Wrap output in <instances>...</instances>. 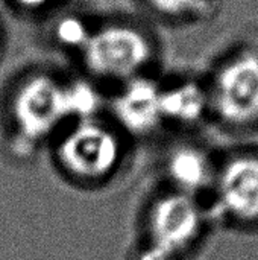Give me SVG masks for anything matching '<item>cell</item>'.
<instances>
[{
	"instance_id": "6da1fadb",
	"label": "cell",
	"mask_w": 258,
	"mask_h": 260,
	"mask_svg": "<svg viewBox=\"0 0 258 260\" xmlns=\"http://www.w3.org/2000/svg\"><path fill=\"white\" fill-rule=\"evenodd\" d=\"M81 53L93 76L125 84L144 76L152 47L137 27L114 23L93 29Z\"/></svg>"
},
{
	"instance_id": "4fadbf2b",
	"label": "cell",
	"mask_w": 258,
	"mask_h": 260,
	"mask_svg": "<svg viewBox=\"0 0 258 260\" xmlns=\"http://www.w3.org/2000/svg\"><path fill=\"white\" fill-rule=\"evenodd\" d=\"M18 6L26 9H41L47 6L52 0H14Z\"/></svg>"
},
{
	"instance_id": "30bf717a",
	"label": "cell",
	"mask_w": 258,
	"mask_h": 260,
	"mask_svg": "<svg viewBox=\"0 0 258 260\" xmlns=\"http://www.w3.org/2000/svg\"><path fill=\"white\" fill-rule=\"evenodd\" d=\"M91 30L93 29L76 15H67L58 21L55 27V35L61 44L82 50L91 35Z\"/></svg>"
},
{
	"instance_id": "9c48e42d",
	"label": "cell",
	"mask_w": 258,
	"mask_h": 260,
	"mask_svg": "<svg viewBox=\"0 0 258 260\" xmlns=\"http://www.w3.org/2000/svg\"><path fill=\"white\" fill-rule=\"evenodd\" d=\"M164 120L190 125L199 122L210 111L208 90L193 81H184L161 88Z\"/></svg>"
},
{
	"instance_id": "5b68a950",
	"label": "cell",
	"mask_w": 258,
	"mask_h": 260,
	"mask_svg": "<svg viewBox=\"0 0 258 260\" xmlns=\"http://www.w3.org/2000/svg\"><path fill=\"white\" fill-rule=\"evenodd\" d=\"M204 227V212L195 197L173 190L154 203L149 212V244L179 257L199 238Z\"/></svg>"
},
{
	"instance_id": "52a82bcc",
	"label": "cell",
	"mask_w": 258,
	"mask_h": 260,
	"mask_svg": "<svg viewBox=\"0 0 258 260\" xmlns=\"http://www.w3.org/2000/svg\"><path fill=\"white\" fill-rule=\"evenodd\" d=\"M161 85L146 76L123 84L113 101V113L117 122L132 134H148L163 120Z\"/></svg>"
},
{
	"instance_id": "7a4b0ae2",
	"label": "cell",
	"mask_w": 258,
	"mask_h": 260,
	"mask_svg": "<svg viewBox=\"0 0 258 260\" xmlns=\"http://www.w3.org/2000/svg\"><path fill=\"white\" fill-rule=\"evenodd\" d=\"M122 145L117 134L94 119L76 122L56 146L62 171L81 181H100L119 166Z\"/></svg>"
},
{
	"instance_id": "8992f818",
	"label": "cell",
	"mask_w": 258,
	"mask_h": 260,
	"mask_svg": "<svg viewBox=\"0 0 258 260\" xmlns=\"http://www.w3.org/2000/svg\"><path fill=\"white\" fill-rule=\"evenodd\" d=\"M213 190L220 213L243 224L258 222V155L230 158L216 171Z\"/></svg>"
},
{
	"instance_id": "ba28073f",
	"label": "cell",
	"mask_w": 258,
	"mask_h": 260,
	"mask_svg": "<svg viewBox=\"0 0 258 260\" xmlns=\"http://www.w3.org/2000/svg\"><path fill=\"white\" fill-rule=\"evenodd\" d=\"M167 177L173 184V190L196 198V193L213 187L216 171L210 157L199 148L179 146L173 149L166 163Z\"/></svg>"
},
{
	"instance_id": "277c9868",
	"label": "cell",
	"mask_w": 258,
	"mask_h": 260,
	"mask_svg": "<svg viewBox=\"0 0 258 260\" xmlns=\"http://www.w3.org/2000/svg\"><path fill=\"white\" fill-rule=\"evenodd\" d=\"M12 117L26 143L49 137L70 117L67 85L40 75L21 85L12 105Z\"/></svg>"
},
{
	"instance_id": "8fae6325",
	"label": "cell",
	"mask_w": 258,
	"mask_h": 260,
	"mask_svg": "<svg viewBox=\"0 0 258 260\" xmlns=\"http://www.w3.org/2000/svg\"><path fill=\"white\" fill-rule=\"evenodd\" d=\"M151 9L163 17H184L198 9L201 0H144Z\"/></svg>"
},
{
	"instance_id": "3957f363",
	"label": "cell",
	"mask_w": 258,
	"mask_h": 260,
	"mask_svg": "<svg viewBox=\"0 0 258 260\" xmlns=\"http://www.w3.org/2000/svg\"><path fill=\"white\" fill-rule=\"evenodd\" d=\"M210 110L227 125L258 123V50H243L227 59L208 88Z\"/></svg>"
},
{
	"instance_id": "7c38bea8",
	"label": "cell",
	"mask_w": 258,
	"mask_h": 260,
	"mask_svg": "<svg viewBox=\"0 0 258 260\" xmlns=\"http://www.w3.org/2000/svg\"><path fill=\"white\" fill-rule=\"evenodd\" d=\"M137 260H178V259H176V257H173V256H170V254H167V253H164V251H161L160 248H157V247H154V245L148 244V247H146V248H143V250L140 251V254H138Z\"/></svg>"
}]
</instances>
